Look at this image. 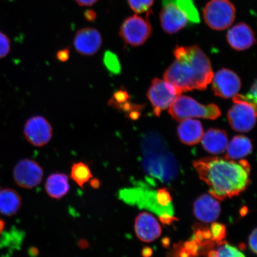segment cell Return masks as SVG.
Wrapping results in <instances>:
<instances>
[{"label": "cell", "instance_id": "cell-9", "mask_svg": "<svg viewBox=\"0 0 257 257\" xmlns=\"http://www.w3.org/2000/svg\"><path fill=\"white\" fill-rule=\"evenodd\" d=\"M180 95L172 84L159 78L152 80L147 92V97L153 106L154 114L157 117L169 108Z\"/></svg>", "mask_w": 257, "mask_h": 257}, {"label": "cell", "instance_id": "cell-28", "mask_svg": "<svg viewBox=\"0 0 257 257\" xmlns=\"http://www.w3.org/2000/svg\"><path fill=\"white\" fill-rule=\"evenodd\" d=\"M210 232L211 239L218 242L226 236V227L221 224L213 223L212 224Z\"/></svg>", "mask_w": 257, "mask_h": 257}, {"label": "cell", "instance_id": "cell-10", "mask_svg": "<svg viewBox=\"0 0 257 257\" xmlns=\"http://www.w3.org/2000/svg\"><path fill=\"white\" fill-rule=\"evenodd\" d=\"M234 105L227 112L231 127L239 133H248L255 126L256 105L233 98Z\"/></svg>", "mask_w": 257, "mask_h": 257}, {"label": "cell", "instance_id": "cell-23", "mask_svg": "<svg viewBox=\"0 0 257 257\" xmlns=\"http://www.w3.org/2000/svg\"><path fill=\"white\" fill-rule=\"evenodd\" d=\"M70 176L73 181L82 188L93 177L89 167L81 162L73 164Z\"/></svg>", "mask_w": 257, "mask_h": 257}, {"label": "cell", "instance_id": "cell-17", "mask_svg": "<svg viewBox=\"0 0 257 257\" xmlns=\"http://www.w3.org/2000/svg\"><path fill=\"white\" fill-rule=\"evenodd\" d=\"M196 217L204 223H212L217 219L220 213L219 202L210 195H202L194 205Z\"/></svg>", "mask_w": 257, "mask_h": 257}, {"label": "cell", "instance_id": "cell-38", "mask_svg": "<svg viewBox=\"0 0 257 257\" xmlns=\"http://www.w3.org/2000/svg\"><path fill=\"white\" fill-rule=\"evenodd\" d=\"M153 253L152 250L149 248H144L143 250V256L144 257H150Z\"/></svg>", "mask_w": 257, "mask_h": 257}, {"label": "cell", "instance_id": "cell-13", "mask_svg": "<svg viewBox=\"0 0 257 257\" xmlns=\"http://www.w3.org/2000/svg\"><path fill=\"white\" fill-rule=\"evenodd\" d=\"M212 89L215 95L228 99L237 95L241 88V80L237 74L230 69H222L215 74Z\"/></svg>", "mask_w": 257, "mask_h": 257}, {"label": "cell", "instance_id": "cell-25", "mask_svg": "<svg viewBox=\"0 0 257 257\" xmlns=\"http://www.w3.org/2000/svg\"><path fill=\"white\" fill-rule=\"evenodd\" d=\"M130 95L126 90L121 88L114 92L109 99L108 105L110 107L119 110L121 106L130 101Z\"/></svg>", "mask_w": 257, "mask_h": 257}, {"label": "cell", "instance_id": "cell-37", "mask_svg": "<svg viewBox=\"0 0 257 257\" xmlns=\"http://www.w3.org/2000/svg\"><path fill=\"white\" fill-rule=\"evenodd\" d=\"M78 245L81 249H86L89 246V243L85 239H80L78 242Z\"/></svg>", "mask_w": 257, "mask_h": 257}, {"label": "cell", "instance_id": "cell-26", "mask_svg": "<svg viewBox=\"0 0 257 257\" xmlns=\"http://www.w3.org/2000/svg\"><path fill=\"white\" fill-rule=\"evenodd\" d=\"M216 251L217 257H245L238 249L226 242H221Z\"/></svg>", "mask_w": 257, "mask_h": 257}, {"label": "cell", "instance_id": "cell-21", "mask_svg": "<svg viewBox=\"0 0 257 257\" xmlns=\"http://www.w3.org/2000/svg\"><path fill=\"white\" fill-rule=\"evenodd\" d=\"M22 204L21 196L14 189H0V213L6 216H14Z\"/></svg>", "mask_w": 257, "mask_h": 257}, {"label": "cell", "instance_id": "cell-3", "mask_svg": "<svg viewBox=\"0 0 257 257\" xmlns=\"http://www.w3.org/2000/svg\"><path fill=\"white\" fill-rule=\"evenodd\" d=\"M143 166L153 184L155 179L162 183L174 181L179 173L175 157L169 152L165 140L157 133L146 135L142 141Z\"/></svg>", "mask_w": 257, "mask_h": 257}, {"label": "cell", "instance_id": "cell-2", "mask_svg": "<svg viewBox=\"0 0 257 257\" xmlns=\"http://www.w3.org/2000/svg\"><path fill=\"white\" fill-rule=\"evenodd\" d=\"M176 60L164 73V79L181 94L197 89L204 91L213 77L210 59L197 45L177 46Z\"/></svg>", "mask_w": 257, "mask_h": 257}, {"label": "cell", "instance_id": "cell-31", "mask_svg": "<svg viewBox=\"0 0 257 257\" xmlns=\"http://www.w3.org/2000/svg\"><path fill=\"white\" fill-rule=\"evenodd\" d=\"M184 249L189 255L192 256H195L197 255L198 246L197 243L195 240L190 241L185 244Z\"/></svg>", "mask_w": 257, "mask_h": 257}, {"label": "cell", "instance_id": "cell-11", "mask_svg": "<svg viewBox=\"0 0 257 257\" xmlns=\"http://www.w3.org/2000/svg\"><path fill=\"white\" fill-rule=\"evenodd\" d=\"M13 175L16 184L23 188L33 189L43 181L44 171L35 160L24 159L16 164Z\"/></svg>", "mask_w": 257, "mask_h": 257}, {"label": "cell", "instance_id": "cell-29", "mask_svg": "<svg viewBox=\"0 0 257 257\" xmlns=\"http://www.w3.org/2000/svg\"><path fill=\"white\" fill-rule=\"evenodd\" d=\"M11 40L3 32L0 31V59L7 56L11 51Z\"/></svg>", "mask_w": 257, "mask_h": 257}, {"label": "cell", "instance_id": "cell-16", "mask_svg": "<svg viewBox=\"0 0 257 257\" xmlns=\"http://www.w3.org/2000/svg\"><path fill=\"white\" fill-rule=\"evenodd\" d=\"M135 231L140 240L145 242H151L160 237L162 228L153 215L144 212L136 218Z\"/></svg>", "mask_w": 257, "mask_h": 257}, {"label": "cell", "instance_id": "cell-30", "mask_svg": "<svg viewBox=\"0 0 257 257\" xmlns=\"http://www.w3.org/2000/svg\"><path fill=\"white\" fill-rule=\"evenodd\" d=\"M233 98L248 102L249 103L256 105V82L255 81L253 83L248 94L245 95H236Z\"/></svg>", "mask_w": 257, "mask_h": 257}, {"label": "cell", "instance_id": "cell-14", "mask_svg": "<svg viewBox=\"0 0 257 257\" xmlns=\"http://www.w3.org/2000/svg\"><path fill=\"white\" fill-rule=\"evenodd\" d=\"M101 35L96 29L82 28L77 31L73 40V46L77 52L85 56H91L97 53L101 47Z\"/></svg>", "mask_w": 257, "mask_h": 257}, {"label": "cell", "instance_id": "cell-8", "mask_svg": "<svg viewBox=\"0 0 257 257\" xmlns=\"http://www.w3.org/2000/svg\"><path fill=\"white\" fill-rule=\"evenodd\" d=\"M152 34V28L150 22L138 15L125 19L119 31L121 39L133 47L142 46Z\"/></svg>", "mask_w": 257, "mask_h": 257}, {"label": "cell", "instance_id": "cell-35", "mask_svg": "<svg viewBox=\"0 0 257 257\" xmlns=\"http://www.w3.org/2000/svg\"><path fill=\"white\" fill-rule=\"evenodd\" d=\"M75 1L79 6L85 7V6L94 5L98 0H75Z\"/></svg>", "mask_w": 257, "mask_h": 257}, {"label": "cell", "instance_id": "cell-27", "mask_svg": "<svg viewBox=\"0 0 257 257\" xmlns=\"http://www.w3.org/2000/svg\"><path fill=\"white\" fill-rule=\"evenodd\" d=\"M128 6L136 14L146 12L154 5V0H127Z\"/></svg>", "mask_w": 257, "mask_h": 257}, {"label": "cell", "instance_id": "cell-18", "mask_svg": "<svg viewBox=\"0 0 257 257\" xmlns=\"http://www.w3.org/2000/svg\"><path fill=\"white\" fill-rule=\"evenodd\" d=\"M181 122L177 130L181 142L188 146H194L200 143L204 135L200 121L188 118Z\"/></svg>", "mask_w": 257, "mask_h": 257}, {"label": "cell", "instance_id": "cell-15", "mask_svg": "<svg viewBox=\"0 0 257 257\" xmlns=\"http://www.w3.org/2000/svg\"><path fill=\"white\" fill-rule=\"evenodd\" d=\"M226 39L230 46L237 51L248 50L256 43L254 32L243 22L233 26L227 32Z\"/></svg>", "mask_w": 257, "mask_h": 257}, {"label": "cell", "instance_id": "cell-36", "mask_svg": "<svg viewBox=\"0 0 257 257\" xmlns=\"http://www.w3.org/2000/svg\"><path fill=\"white\" fill-rule=\"evenodd\" d=\"M90 185H91V186L92 188L94 189H98L99 187H100L101 186V182L98 179H91L89 181Z\"/></svg>", "mask_w": 257, "mask_h": 257}, {"label": "cell", "instance_id": "cell-32", "mask_svg": "<svg viewBox=\"0 0 257 257\" xmlns=\"http://www.w3.org/2000/svg\"><path fill=\"white\" fill-rule=\"evenodd\" d=\"M70 56V51L68 48L58 51L56 53V58L60 62H66L69 60Z\"/></svg>", "mask_w": 257, "mask_h": 257}, {"label": "cell", "instance_id": "cell-5", "mask_svg": "<svg viewBox=\"0 0 257 257\" xmlns=\"http://www.w3.org/2000/svg\"><path fill=\"white\" fill-rule=\"evenodd\" d=\"M120 196L126 203L158 215L164 224L176 220L173 206H164L159 200L158 191L153 190L147 185L142 184L138 187L124 189L120 191Z\"/></svg>", "mask_w": 257, "mask_h": 257}, {"label": "cell", "instance_id": "cell-4", "mask_svg": "<svg viewBox=\"0 0 257 257\" xmlns=\"http://www.w3.org/2000/svg\"><path fill=\"white\" fill-rule=\"evenodd\" d=\"M161 26L166 33L172 35L184 29L189 22H200L193 0H163L160 14Z\"/></svg>", "mask_w": 257, "mask_h": 257}, {"label": "cell", "instance_id": "cell-6", "mask_svg": "<svg viewBox=\"0 0 257 257\" xmlns=\"http://www.w3.org/2000/svg\"><path fill=\"white\" fill-rule=\"evenodd\" d=\"M171 117L177 121L188 118H202L216 120L221 114L219 107L214 104L203 105L189 96L179 95L169 108Z\"/></svg>", "mask_w": 257, "mask_h": 257}, {"label": "cell", "instance_id": "cell-19", "mask_svg": "<svg viewBox=\"0 0 257 257\" xmlns=\"http://www.w3.org/2000/svg\"><path fill=\"white\" fill-rule=\"evenodd\" d=\"M201 140L204 150L211 154H221L227 149V134L224 130L210 128L202 137Z\"/></svg>", "mask_w": 257, "mask_h": 257}, {"label": "cell", "instance_id": "cell-39", "mask_svg": "<svg viewBox=\"0 0 257 257\" xmlns=\"http://www.w3.org/2000/svg\"><path fill=\"white\" fill-rule=\"evenodd\" d=\"M5 221L0 218V234H1L3 231L5 229Z\"/></svg>", "mask_w": 257, "mask_h": 257}, {"label": "cell", "instance_id": "cell-33", "mask_svg": "<svg viewBox=\"0 0 257 257\" xmlns=\"http://www.w3.org/2000/svg\"><path fill=\"white\" fill-rule=\"evenodd\" d=\"M256 229H255L249 237V245L254 253H256Z\"/></svg>", "mask_w": 257, "mask_h": 257}, {"label": "cell", "instance_id": "cell-12", "mask_svg": "<svg viewBox=\"0 0 257 257\" xmlns=\"http://www.w3.org/2000/svg\"><path fill=\"white\" fill-rule=\"evenodd\" d=\"M53 127L50 122L41 115H35L26 121L24 128L25 139L32 146L42 147L53 137Z\"/></svg>", "mask_w": 257, "mask_h": 257}, {"label": "cell", "instance_id": "cell-7", "mask_svg": "<svg viewBox=\"0 0 257 257\" xmlns=\"http://www.w3.org/2000/svg\"><path fill=\"white\" fill-rule=\"evenodd\" d=\"M205 23L211 29L223 31L232 25L236 9L230 0H210L203 10Z\"/></svg>", "mask_w": 257, "mask_h": 257}, {"label": "cell", "instance_id": "cell-34", "mask_svg": "<svg viewBox=\"0 0 257 257\" xmlns=\"http://www.w3.org/2000/svg\"><path fill=\"white\" fill-rule=\"evenodd\" d=\"M96 13L93 10H87L84 12V17L88 22H94L96 18Z\"/></svg>", "mask_w": 257, "mask_h": 257}, {"label": "cell", "instance_id": "cell-1", "mask_svg": "<svg viewBox=\"0 0 257 257\" xmlns=\"http://www.w3.org/2000/svg\"><path fill=\"white\" fill-rule=\"evenodd\" d=\"M193 164L200 179L210 188L211 195L217 200L238 195L249 184L250 168L245 160L237 163L213 157L195 160Z\"/></svg>", "mask_w": 257, "mask_h": 257}, {"label": "cell", "instance_id": "cell-20", "mask_svg": "<svg viewBox=\"0 0 257 257\" xmlns=\"http://www.w3.org/2000/svg\"><path fill=\"white\" fill-rule=\"evenodd\" d=\"M45 189L51 198L60 200L69 192L68 176L62 173H52L47 179Z\"/></svg>", "mask_w": 257, "mask_h": 257}, {"label": "cell", "instance_id": "cell-24", "mask_svg": "<svg viewBox=\"0 0 257 257\" xmlns=\"http://www.w3.org/2000/svg\"><path fill=\"white\" fill-rule=\"evenodd\" d=\"M102 62L109 72L114 75H119L121 67L116 54L110 50L106 51L102 58Z\"/></svg>", "mask_w": 257, "mask_h": 257}, {"label": "cell", "instance_id": "cell-22", "mask_svg": "<svg viewBox=\"0 0 257 257\" xmlns=\"http://www.w3.org/2000/svg\"><path fill=\"white\" fill-rule=\"evenodd\" d=\"M253 146L249 138L244 136H237L233 138L227 147L225 159L238 160L252 153Z\"/></svg>", "mask_w": 257, "mask_h": 257}]
</instances>
